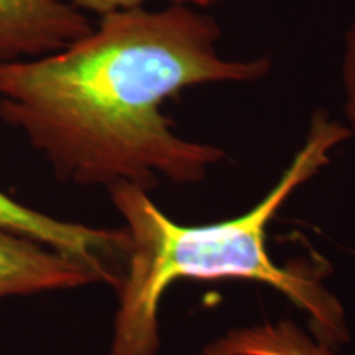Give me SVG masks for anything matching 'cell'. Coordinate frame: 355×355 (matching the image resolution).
<instances>
[{"mask_svg":"<svg viewBox=\"0 0 355 355\" xmlns=\"http://www.w3.org/2000/svg\"><path fill=\"white\" fill-rule=\"evenodd\" d=\"M94 26L64 0H0V61L56 53Z\"/></svg>","mask_w":355,"mask_h":355,"instance_id":"obj_3","label":"cell"},{"mask_svg":"<svg viewBox=\"0 0 355 355\" xmlns=\"http://www.w3.org/2000/svg\"><path fill=\"white\" fill-rule=\"evenodd\" d=\"M343 86H344V109L350 123V132L355 133V20L350 24L344 40L343 53Z\"/></svg>","mask_w":355,"mask_h":355,"instance_id":"obj_7","label":"cell"},{"mask_svg":"<svg viewBox=\"0 0 355 355\" xmlns=\"http://www.w3.org/2000/svg\"><path fill=\"white\" fill-rule=\"evenodd\" d=\"M71 6L84 8V10L94 12L99 17L109 15L114 12L130 10V8H139L144 6L146 0H69ZM173 3H184V6H193L198 8H209L214 6L217 0H171Z\"/></svg>","mask_w":355,"mask_h":355,"instance_id":"obj_8","label":"cell"},{"mask_svg":"<svg viewBox=\"0 0 355 355\" xmlns=\"http://www.w3.org/2000/svg\"><path fill=\"white\" fill-rule=\"evenodd\" d=\"M0 227H6L99 270L110 285L117 286L119 275L109 260L128 250L125 229H96L74 222H64L17 202L0 191Z\"/></svg>","mask_w":355,"mask_h":355,"instance_id":"obj_4","label":"cell"},{"mask_svg":"<svg viewBox=\"0 0 355 355\" xmlns=\"http://www.w3.org/2000/svg\"><path fill=\"white\" fill-rule=\"evenodd\" d=\"M352 137L350 128L318 110L300 152L278 183L245 214L201 225L170 219L132 183L109 188L114 206L127 222L125 272L119 282V311L109 355H155L159 345L158 308L168 286L180 279H248L283 293L309 314L316 339H345L344 313L311 275L283 268L270 259L266 229L293 193L329 163L337 145Z\"/></svg>","mask_w":355,"mask_h":355,"instance_id":"obj_2","label":"cell"},{"mask_svg":"<svg viewBox=\"0 0 355 355\" xmlns=\"http://www.w3.org/2000/svg\"><path fill=\"white\" fill-rule=\"evenodd\" d=\"M220 38L209 13L184 3L109 13L63 50L0 61V119L71 183H199L224 152L178 135L165 102L202 84L260 81L272 69L266 56L225 60Z\"/></svg>","mask_w":355,"mask_h":355,"instance_id":"obj_1","label":"cell"},{"mask_svg":"<svg viewBox=\"0 0 355 355\" xmlns=\"http://www.w3.org/2000/svg\"><path fill=\"white\" fill-rule=\"evenodd\" d=\"M105 282L91 265L42 242L0 227V300Z\"/></svg>","mask_w":355,"mask_h":355,"instance_id":"obj_5","label":"cell"},{"mask_svg":"<svg viewBox=\"0 0 355 355\" xmlns=\"http://www.w3.org/2000/svg\"><path fill=\"white\" fill-rule=\"evenodd\" d=\"M204 355H334L331 345L313 340L293 322L230 331L204 349Z\"/></svg>","mask_w":355,"mask_h":355,"instance_id":"obj_6","label":"cell"}]
</instances>
